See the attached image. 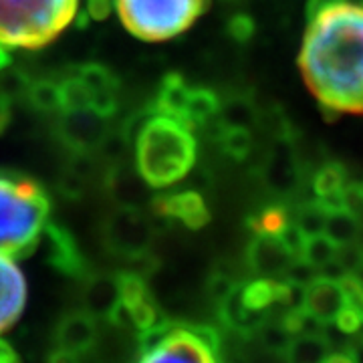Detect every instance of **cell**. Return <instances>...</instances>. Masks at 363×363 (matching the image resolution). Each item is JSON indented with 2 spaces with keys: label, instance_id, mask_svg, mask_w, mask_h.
<instances>
[{
  "label": "cell",
  "instance_id": "obj_5",
  "mask_svg": "<svg viewBox=\"0 0 363 363\" xmlns=\"http://www.w3.org/2000/svg\"><path fill=\"white\" fill-rule=\"evenodd\" d=\"M140 362L214 363L222 357L220 335L208 325L169 323L162 319L140 333Z\"/></svg>",
  "mask_w": 363,
  "mask_h": 363
},
{
  "label": "cell",
  "instance_id": "obj_38",
  "mask_svg": "<svg viewBox=\"0 0 363 363\" xmlns=\"http://www.w3.org/2000/svg\"><path fill=\"white\" fill-rule=\"evenodd\" d=\"M59 188L61 192L69 198H79V196L85 192L87 188V178H83L81 174H77L75 169H67L65 174L61 176V182H59Z\"/></svg>",
  "mask_w": 363,
  "mask_h": 363
},
{
  "label": "cell",
  "instance_id": "obj_25",
  "mask_svg": "<svg viewBox=\"0 0 363 363\" xmlns=\"http://www.w3.org/2000/svg\"><path fill=\"white\" fill-rule=\"evenodd\" d=\"M289 222H291L289 210L283 204L274 202V204H267V206L259 208L255 214H250L247 224L250 233L279 234Z\"/></svg>",
  "mask_w": 363,
  "mask_h": 363
},
{
  "label": "cell",
  "instance_id": "obj_32",
  "mask_svg": "<svg viewBox=\"0 0 363 363\" xmlns=\"http://www.w3.org/2000/svg\"><path fill=\"white\" fill-rule=\"evenodd\" d=\"M255 335L259 337L260 345L264 350L272 351V353H279V355L285 353L286 345H289V341L293 337L281 321H269V319L255 331Z\"/></svg>",
  "mask_w": 363,
  "mask_h": 363
},
{
  "label": "cell",
  "instance_id": "obj_11",
  "mask_svg": "<svg viewBox=\"0 0 363 363\" xmlns=\"http://www.w3.org/2000/svg\"><path fill=\"white\" fill-rule=\"evenodd\" d=\"M37 250L43 252V259L52 269H57L67 277L83 279L87 274V262L83 259L81 248L77 247V240L61 224H52V222L45 224Z\"/></svg>",
  "mask_w": 363,
  "mask_h": 363
},
{
  "label": "cell",
  "instance_id": "obj_33",
  "mask_svg": "<svg viewBox=\"0 0 363 363\" xmlns=\"http://www.w3.org/2000/svg\"><path fill=\"white\" fill-rule=\"evenodd\" d=\"M339 283L345 295V305L363 319V281L357 277V272H345Z\"/></svg>",
  "mask_w": 363,
  "mask_h": 363
},
{
  "label": "cell",
  "instance_id": "obj_10",
  "mask_svg": "<svg viewBox=\"0 0 363 363\" xmlns=\"http://www.w3.org/2000/svg\"><path fill=\"white\" fill-rule=\"evenodd\" d=\"M99 339L97 319L87 311L63 315L52 331V362H79L89 353Z\"/></svg>",
  "mask_w": 363,
  "mask_h": 363
},
{
  "label": "cell",
  "instance_id": "obj_1",
  "mask_svg": "<svg viewBox=\"0 0 363 363\" xmlns=\"http://www.w3.org/2000/svg\"><path fill=\"white\" fill-rule=\"evenodd\" d=\"M298 67L327 113L363 116V6L335 4L313 14Z\"/></svg>",
  "mask_w": 363,
  "mask_h": 363
},
{
  "label": "cell",
  "instance_id": "obj_18",
  "mask_svg": "<svg viewBox=\"0 0 363 363\" xmlns=\"http://www.w3.org/2000/svg\"><path fill=\"white\" fill-rule=\"evenodd\" d=\"M83 311L93 315L95 319H109L111 311L119 303V279L117 274L97 272L83 277V291H81Z\"/></svg>",
  "mask_w": 363,
  "mask_h": 363
},
{
  "label": "cell",
  "instance_id": "obj_21",
  "mask_svg": "<svg viewBox=\"0 0 363 363\" xmlns=\"http://www.w3.org/2000/svg\"><path fill=\"white\" fill-rule=\"evenodd\" d=\"M216 119L220 128H250L259 121V109L247 95H230L220 101Z\"/></svg>",
  "mask_w": 363,
  "mask_h": 363
},
{
  "label": "cell",
  "instance_id": "obj_7",
  "mask_svg": "<svg viewBox=\"0 0 363 363\" xmlns=\"http://www.w3.org/2000/svg\"><path fill=\"white\" fill-rule=\"evenodd\" d=\"M119 279V303L109 315V321L119 329H130L142 333L164 319L156 298L145 285L142 272H117Z\"/></svg>",
  "mask_w": 363,
  "mask_h": 363
},
{
  "label": "cell",
  "instance_id": "obj_13",
  "mask_svg": "<svg viewBox=\"0 0 363 363\" xmlns=\"http://www.w3.org/2000/svg\"><path fill=\"white\" fill-rule=\"evenodd\" d=\"M297 259L277 234L252 233L247 248L248 269L257 277L283 279L286 269Z\"/></svg>",
  "mask_w": 363,
  "mask_h": 363
},
{
  "label": "cell",
  "instance_id": "obj_14",
  "mask_svg": "<svg viewBox=\"0 0 363 363\" xmlns=\"http://www.w3.org/2000/svg\"><path fill=\"white\" fill-rule=\"evenodd\" d=\"M152 210L157 218L180 222L192 230H198L210 222V210L202 194H198L196 190H180L160 196L154 200Z\"/></svg>",
  "mask_w": 363,
  "mask_h": 363
},
{
  "label": "cell",
  "instance_id": "obj_3",
  "mask_svg": "<svg viewBox=\"0 0 363 363\" xmlns=\"http://www.w3.org/2000/svg\"><path fill=\"white\" fill-rule=\"evenodd\" d=\"M49 212L51 200L40 184L18 174H0V252L13 259L33 255Z\"/></svg>",
  "mask_w": 363,
  "mask_h": 363
},
{
  "label": "cell",
  "instance_id": "obj_6",
  "mask_svg": "<svg viewBox=\"0 0 363 363\" xmlns=\"http://www.w3.org/2000/svg\"><path fill=\"white\" fill-rule=\"evenodd\" d=\"M210 0H116L121 25L142 40H169L206 13Z\"/></svg>",
  "mask_w": 363,
  "mask_h": 363
},
{
  "label": "cell",
  "instance_id": "obj_22",
  "mask_svg": "<svg viewBox=\"0 0 363 363\" xmlns=\"http://www.w3.org/2000/svg\"><path fill=\"white\" fill-rule=\"evenodd\" d=\"M218 107H220V97L214 91L206 89V87H192L184 123L190 130L202 128V125H206L208 121H212L216 117Z\"/></svg>",
  "mask_w": 363,
  "mask_h": 363
},
{
  "label": "cell",
  "instance_id": "obj_26",
  "mask_svg": "<svg viewBox=\"0 0 363 363\" xmlns=\"http://www.w3.org/2000/svg\"><path fill=\"white\" fill-rule=\"evenodd\" d=\"M359 228H362V222L357 220L351 212L347 210H339V212H331L327 214V220H325L323 233L337 245H351L357 240L359 236Z\"/></svg>",
  "mask_w": 363,
  "mask_h": 363
},
{
  "label": "cell",
  "instance_id": "obj_9",
  "mask_svg": "<svg viewBox=\"0 0 363 363\" xmlns=\"http://www.w3.org/2000/svg\"><path fill=\"white\" fill-rule=\"evenodd\" d=\"M109 117L97 113L93 107H77L59 111L57 138L73 154H91L99 150V145L109 133Z\"/></svg>",
  "mask_w": 363,
  "mask_h": 363
},
{
  "label": "cell",
  "instance_id": "obj_42",
  "mask_svg": "<svg viewBox=\"0 0 363 363\" xmlns=\"http://www.w3.org/2000/svg\"><path fill=\"white\" fill-rule=\"evenodd\" d=\"M335 4H357V6H363V0H309L307 2V16L311 18L313 14H317L327 6H335Z\"/></svg>",
  "mask_w": 363,
  "mask_h": 363
},
{
  "label": "cell",
  "instance_id": "obj_43",
  "mask_svg": "<svg viewBox=\"0 0 363 363\" xmlns=\"http://www.w3.org/2000/svg\"><path fill=\"white\" fill-rule=\"evenodd\" d=\"M18 362V355L14 347L6 341V339L0 337V363H14Z\"/></svg>",
  "mask_w": 363,
  "mask_h": 363
},
{
  "label": "cell",
  "instance_id": "obj_44",
  "mask_svg": "<svg viewBox=\"0 0 363 363\" xmlns=\"http://www.w3.org/2000/svg\"><path fill=\"white\" fill-rule=\"evenodd\" d=\"M9 65H13V55H11V49L6 45L0 43V69Z\"/></svg>",
  "mask_w": 363,
  "mask_h": 363
},
{
  "label": "cell",
  "instance_id": "obj_28",
  "mask_svg": "<svg viewBox=\"0 0 363 363\" xmlns=\"http://www.w3.org/2000/svg\"><path fill=\"white\" fill-rule=\"evenodd\" d=\"M347 169L343 164L339 162H327L321 168L315 172L311 182V188L315 196H327L331 192H337L341 190L345 184H347Z\"/></svg>",
  "mask_w": 363,
  "mask_h": 363
},
{
  "label": "cell",
  "instance_id": "obj_4",
  "mask_svg": "<svg viewBox=\"0 0 363 363\" xmlns=\"http://www.w3.org/2000/svg\"><path fill=\"white\" fill-rule=\"evenodd\" d=\"M81 0H0V43L9 49H40L79 13Z\"/></svg>",
  "mask_w": 363,
  "mask_h": 363
},
{
  "label": "cell",
  "instance_id": "obj_23",
  "mask_svg": "<svg viewBox=\"0 0 363 363\" xmlns=\"http://www.w3.org/2000/svg\"><path fill=\"white\" fill-rule=\"evenodd\" d=\"M109 192L119 202V206H138L145 194V188H150L145 182L128 174L123 168H113L107 176Z\"/></svg>",
  "mask_w": 363,
  "mask_h": 363
},
{
  "label": "cell",
  "instance_id": "obj_17",
  "mask_svg": "<svg viewBox=\"0 0 363 363\" xmlns=\"http://www.w3.org/2000/svg\"><path fill=\"white\" fill-rule=\"evenodd\" d=\"M345 307V295L337 279L317 274L303 293V309L321 323L331 325Z\"/></svg>",
  "mask_w": 363,
  "mask_h": 363
},
{
  "label": "cell",
  "instance_id": "obj_40",
  "mask_svg": "<svg viewBox=\"0 0 363 363\" xmlns=\"http://www.w3.org/2000/svg\"><path fill=\"white\" fill-rule=\"evenodd\" d=\"M277 236L283 240V245H285L297 259H301V250H303V245H305V238H307V236L301 233L293 222H289L285 228L277 234Z\"/></svg>",
  "mask_w": 363,
  "mask_h": 363
},
{
  "label": "cell",
  "instance_id": "obj_36",
  "mask_svg": "<svg viewBox=\"0 0 363 363\" xmlns=\"http://www.w3.org/2000/svg\"><path fill=\"white\" fill-rule=\"evenodd\" d=\"M228 33L234 40L247 43L255 35V21L248 14H236L228 21Z\"/></svg>",
  "mask_w": 363,
  "mask_h": 363
},
{
  "label": "cell",
  "instance_id": "obj_24",
  "mask_svg": "<svg viewBox=\"0 0 363 363\" xmlns=\"http://www.w3.org/2000/svg\"><path fill=\"white\" fill-rule=\"evenodd\" d=\"M25 101L40 113H59L61 111V85L57 79H37L30 81L26 89Z\"/></svg>",
  "mask_w": 363,
  "mask_h": 363
},
{
  "label": "cell",
  "instance_id": "obj_45",
  "mask_svg": "<svg viewBox=\"0 0 363 363\" xmlns=\"http://www.w3.org/2000/svg\"><path fill=\"white\" fill-rule=\"evenodd\" d=\"M359 186H362V192H363V182H359Z\"/></svg>",
  "mask_w": 363,
  "mask_h": 363
},
{
  "label": "cell",
  "instance_id": "obj_16",
  "mask_svg": "<svg viewBox=\"0 0 363 363\" xmlns=\"http://www.w3.org/2000/svg\"><path fill=\"white\" fill-rule=\"evenodd\" d=\"M71 73L77 75L91 95V107L105 117H111L117 111V95H119V81L104 65L85 63V65L71 67Z\"/></svg>",
  "mask_w": 363,
  "mask_h": 363
},
{
  "label": "cell",
  "instance_id": "obj_39",
  "mask_svg": "<svg viewBox=\"0 0 363 363\" xmlns=\"http://www.w3.org/2000/svg\"><path fill=\"white\" fill-rule=\"evenodd\" d=\"M333 325L337 327V331H341L343 335H355V333H359V329H362L363 319L357 315V313L350 309L347 305L339 311V315L335 317V321Z\"/></svg>",
  "mask_w": 363,
  "mask_h": 363
},
{
  "label": "cell",
  "instance_id": "obj_37",
  "mask_svg": "<svg viewBox=\"0 0 363 363\" xmlns=\"http://www.w3.org/2000/svg\"><path fill=\"white\" fill-rule=\"evenodd\" d=\"M343 196H345V210L351 212L357 220H363V192L359 182H347L343 186Z\"/></svg>",
  "mask_w": 363,
  "mask_h": 363
},
{
  "label": "cell",
  "instance_id": "obj_46",
  "mask_svg": "<svg viewBox=\"0 0 363 363\" xmlns=\"http://www.w3.org/2000/svg\"><path fill=\"white\" fill-rule=\"evenodd\" d=\"M359 339H363V333H362V337H359Z\"/></svg>",
  "mask_w": 363,
  "mask_h": 363
},
{
  "label": "cell",
  "instance_id": "obj_41",
  "mask_svg": "<svg viewBox=\"0 0 363 363\" xmlns=\"http://www.w3.org/2000/svg\"><path fill=\"white\" fill-rule=\"evenodd\" d=\"M113 4L116 0H87L85 14L93 21H104L105 16H109V13L113 11Z\"/></svg>",
  "mask_w": 363,
  "mask_h": 363
},
{
  "label": "cell",
  "instance_id": "obj_12",
  "mask_svg": "<svg viewBox=\"0 0 363 363\" xmlns=\"http://www.w3.org/2000/svg\"><path fill=\"white\" fill-rule=\"evenodd\" d=\"M264 182L277 196H291L301 184L298 154L291 138H277V143L264 157Z\"/></svg>",
  "mask_w": 363,
  "mask_h": 363
},
{
  "label": "cell",
  "instance_id": "obj_29",
  "mask_svg": "<svg viewBox=\"0 0 363 363\" xmlns=\"http://www.w3.org/2000/svg\"><path fill=\"white\" fill-rule=\"evenodd\" d=\"M335 252H337V245L327 234H313V236L305 238V245H303V250H301V259L307 260L315 269H321L329 260L335 259Z\"/></svg>",
  "mask_w": 363,
  "mask_h": 363
},
{
  "label": "cell",
  "instance_id": "obj_34",
  "mask_svg": "<svg viewBox=\"0 0 363 363\" xmlns=\"http://www.w3.org/2000/svg\"><path fill=\"white\" fill-rule=\"evenodd\" d=\"M335 260L345 272L363 271V248L357 247L355 242L341 245V247H337V252H335Z\"/></svg>",
  "mask_w": 363,
  "mask_h": 363
},
{
  "label": "cell",
  "instance_id": "obj_27",
  "mask_svg": "<svg viewBox=\"0 0 363 363\" xmlns=\"http://www.w3.org/2000/svg\"><path fill=\"white\" fill-rule=\"evenodd\" d=\"M218 142L222 152L236 162H242L252 154V135L248 128H220L218 125Z\"/></svg>",
  "mask_w": 363,
  "mask_h": 363
},
{
  "label": "cell",
  "instance_id": "obj_8",
  "mask_svg": "<svg viewBox=\"0 0 363 363\" xmlns=\"http://www.w3.org/2000/svg\"><path fill=\"white\" fill-rule=\"evenodd\" d=\"M105 247L117 257L138 260L145 257L154 242V220L138 206H119L105 220Z\"/></svg>",
  "mask_w": 363,
  "mask_h": 363
},
{
  "label": "cell",
  "instance_id": "obj_31",
  "mask_svg": "<svg viewBox=\"0 0 363 363\" xmlns=\"http://www.w3.org/2000/svg\"><path fill=\"white\" fill-rule=\"evenodd\" d=\"M325 220H327V214H325L323 208L317 204V200L301 204V206L297 208V212H295V218H291V222H293L305 236H313V234L323 233Z\"/></svg>",
  "mask_w": 363,
  "mask_h": 363
},
{
  "label": "cell",
  "instance_id": "obj_30",
  "mask_svg": "<svg viewBox=\"0 0 363 363\" xmlns=\"http://www.w3.org/2000/svg\"><path fill=\"white\" fill-rule=\"evenodd\" d=\"M30 85V79L26 77L21 69L13 65L0 69V101L14 105L26 97V89Z\"/></svg>",
  "mask_w": 363,
  "mask_h": 363
},
{
  "label": "cell",
  "instance_id": "obj_19",
  "mask_svg": "<svg viewBox=\"0 0 363 363\" xmlns=\"http://www.w3.org/2000/svg\"><path fill=\"white\" fill-rule=\"evenodd\" d=\"M190 93H192V87L186 83V79L180 77L178 73H169L168 77L162 81L160 89H157L154 111L176 117L184 123L186 107H188V101H190Z\"/></svg>",
  "mask_w": 363,
  "mask_h": 363
},
{
  "label": "cell",
  "instance_id": "obj_35",
  "mask_svg": "<svg viewBox=\"0 0 363 363\" xmlns=\"http://www.w3.org/2000/svg\"><path fill=\"white\" fill-rule=\"evenodd\" d=\"M236 285H238V283H236V279H234L233 274H228V272H224V271H216L212 277H210L208 289H210V295H212V298L218 303V301H222V298L226 297V295H228Z\"/></svg>",
  "mask_w": 363,
  "mask_h": 363
},
{
  "label": "cell",
  "instance_id": "obj_15",
  "mask_svg": "<svg viewBox=\"0 0 363 363\" xmlns=\"http://www.w3.org/2000/svg\"><path fill=\"white\" fill-rule=\"evenodd\" d=\"M26 305V279L13 257L0 252V333L11 329Z\"/></svg>",
  "mask_w": 363,
  "mask_h": 363
},
{
  "label": "cell",
  "instance_id": "obj_2",
  "mask_svg": "<svg viewBox=\"0 0 363 363\" xmlns=\"http://www.w3.org/2000/svg\"><path fill=\"white\" fill-rule=\"evenodd\" d=\"M198 154L192 130L176 117L150 113L133 133L135 172L150 188H168L188 176Z\"/></svg>",
  "mask_w": 363,
  "mask_h": 363
},
{
  "label": "cell",
  "instance_id": "obj_20",
  "mask_svg": "<svg viewBox=\"0 0 363 363\" xmlns=\"http://www.w3.org/2000/svg\"><path fill=\"white\" fill-rule=\"evenodd\" d=\"M329 351L331 343L323 333H301L291 337L283 357L293 363H319L325 362Z\"/></svg>",
  "mask_w": 363,
  "mask_h": 363
}]
</instances>
